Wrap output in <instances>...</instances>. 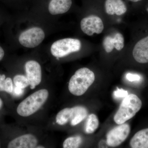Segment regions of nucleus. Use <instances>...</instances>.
<instances>
[{
  "label": "nucleus",
  "mask_w": 148,
  "mask_h": 148,
  "mask_svg": "<svg viewBox=\"0 0 148 148\" xmlns=\"http://www.w3.org/2000/svg\"><path fill=\"white\" fill-rule=\"evenodd\" d=\"M13 91L14 92V95L16 96H20L23 94L24 90L23 88L17 87L16 86V87L14 88V89Z\"/></svg>",
  "instance_id": "23"
},
{
  "label": "nucleus",
  "mask_w": 148,
  "mask_h": 148,
  "mask_svg": "<svg viewBox=\"0 0 148 148\" xmlns=\"http://www.w3.org/2000/svg\"><path fill=\"white\" fill-rule=\"evenodd\" d=\"M45 38L43 30L39 27L30 28L21 33L18 38V41L25 47L33 48L42 42Z\"/></svg>",
  "instance_id": "6"
},
{
  "label": "nucleus",
  "mask_w": 148,
  "mask_h": 148,
  "mask_svg": "<svg viewBox=\"0 0 148 148\" xmlns=\"http://www.w3.org/2000/svg\"><path fill=\"white\" fill-rule=\"evenodd\" d=\"M132 55L138 63H148V36L140 40L136 44L133 48Z\"/></svg>",
  "instance_id": "10"
},
{
  "label": "nucleus",
  "mask_w": 148,
  "mask_h": 148,
  "mask_svg": "<svg viewBox=\"0 0 148 148\" xmlns=\"http://www.w3.org/2000/svg\"><path fill=\"white\" fill-rule=\"evenodd\" d=\"M126 78L127 80L131 82H138L141 80V77L138 74L128 73L126 75Z\"/></svg>",
  "instance_id": "20"
},
{
  "label": "nucleus",
  "mask_w": 148,
  "mask_h": 148,
  "mask_svg": "<svg viewBox=\"0 0 148 148\" xmlns=\"http://www.w3.org/2000/svg\"><path fill=\"white\" fill-rule=\"evenodd\" d=\"M130 145L132 148H148V128L135 133L130 140Z\"/></svg>",
  "instance_id": "15"
},
{
  "label": "nucleus",
  "mask_w": 148,
  "mask_h": 148,
  "mask_svg": "<svg viewBox=\"0 0 148 148\" xmlns=\"http://www.w3.org/2000/svg\"><path fill=\"white\" fill-rule=\"evenodd\" d=\"M4 54V51L3 49L0 46V61L3 58Z\"/></svg>",
  "instance_id": "25"
},
{
  "label": "nucleus",
  "mask_w": 148,
  "mask_h": 148,
  "mask_svg": "<svg viewBox=\"0 0 148 148\" xmlns=\"http://www.w3.org/2000/svg\"><path fill=\"white\" fill-rule=\"evenodd\" d=\"M25 68L30 87L31 89H34L41 82V67L37 61L32 60L27 61L25 64Z\"/></svg>",
  "instance_id": "9"
},
{
  "label": "nucleus",
  "mask_w": 148,
  "mask_h": 148,
  "mask_svg": "<svg viewBox=\"0 0 148 148\" xmlns=\"http://www.w3.org/2000/svg\"><path fill=\"white\" fill-rule=\"evenodd\" d=\"M130 127L127 123L120 124L110 130L107 135V143L111 147H116L124 142L129 135Z\"/></svg>",
  "instance_id": "7"
},
{
  "label": "nucleus",
  "mask_w": 148,
  "mask_h": 148,
  "mask_svg": "<svg viewBox=\"0 0 148 148\" xmlns=\"http://www.w3.org/2000/svg\"><path fill=\"white\" fill-rule=\"evenodd\" d=\"M98 117L94 114L89 115L86 120L85 125V132L87 134H92L95 132L99 126Z\"/></svg>",
  "instance_id": "16"
},
{
  "label": "nucleus",
  "mask_w": 148,
  "mask_h": 148,
  "mask_svg": "<svg viewBox=\"0 0 148 148\" xmlns=\"http://www.w3.org/2000/svg\"><path fill=\"white\" fill-rule=\"evenodd\" d=\"M86 108L77 106L72 108H66L60 111L56 116V122L62 125L71 121L72 126H75L87 116Z\"/></svg>",
  "instance_id": "4"
},
{
  "label": "nucleus",
  "mask_w": 148,
  "mask_h": 148,
  "mask_svg": "<svg viewBox=\"0 0 148 148\" xmlns=\"http://www.w3.org/2000/svg\"><path fill=\"white\" fill-rule=\"evenodd\" d=\"M6 83L5 91L11 93L13 90V84L12 80L10 77L7 78L5 79Z\"/></svg>",
  "instance_id": "21"
},
{
  "label": "nucleus",
  "mask_w": 148,
  "mask_h": 148,
  "mask_svg": "<svg viewBox=\"0 0 148 148\" xmlns=\"http://www.w3.org/2000/svg\"><path fill=\"white\" fill-rule=\"evenodd\" d=\"M38 141L36 138L31 134H26L17 137L9 143V148H36Z\"/></svg>",
  "instance_id": "11"
},
{
  "label": "nucleus",
  "mask_w": 148,
  "mask_h": 148,
  "mask_svg": "<svg viewBox=\"0 0 148 148\" xmlns=\"http://www.w3.org/2000/svg\"><path fill=\"white\" fill-rule=\"evenodd\" d=\"M81 48V43L79 40L67 38L53 43L51 47V52L56 58H62L73 52L79 51Z\"/></svg>",
  "instance_id": "5"
},
{
  "label": "nucleus",
  "mask_w": 148,
  "mask_h": 148,
  "mask_svg": "<svg viewBox=\"0 0 148 148\" xmlns=\"http://www.w3.org/2000/svg\"><path fill=\"white\" fill-rule=\"evenodd\" d=\"M103 45L107 53L112 51L114 48L116 50H121L124 47V37L119 33H116L113 37L108 36L104 38Z\"/></svg>",
  "instance_id": "12"
},
{
  "label": "nucleus",
  "mask_w": 148,
  "mask_h": 148,
  "mask_svg": "<svg viewBox=\"0 0 148 148\" xmlns=\"http://www.w3.org/2000/svg\"><path fill=\"white\" fill-rule=\"evenodd\" d=\"M5 75H0V91H5Z\"/></svg>",
  "instance_id": "22"
},
{
  "label": "nucleus",
  "mask_w": 148,
  "mask_h": 148,
  "mask_svg": "<svg viewBox=\"0 0 148 148\" xmlns=\"http://www.w3.org/2000/svg\"><path fill=\"white\" fill-rule=\"evenodd\" d=\"M48 91L42 89L38 90L28 96L18 105L17 113L21 116H29L38 110L47 100Z\"/></svg>",
  "instance_id": "3"
},
{
  "label": "nucleus",
  "mask_w": 148,
  "mask_h": 148,
  "mask_svg": "<svg viewBox=\"0 0 148 148\" xmlns=\"http://www.w3.org/2000/svg\"><path fill=\"white\" fill-rule=\"evenodd\" d=\"M82 142V139L79 136L67 138L63 143V148H77L79 147Z\"/></svg>",
  "instance_id": "17"
},
{
  "label": "nucleus",
  "mask_w": 148,
  "mask_h": 148,
  "mask_svg": "<svg viewBox=\"0 0 148 148\" xmlns=\"http://www.w3.org/2000/svg\"><path fill=\"white\" fill-rule=\"evenodd\" d=\"M142 106V101L137 95L128 94L122 101L114 116V121L119 125L125 123L135 116Z\"/></svg>",
  "instance_id": "2"
},
{
  "label": "nucleus",
  "mask_w": 148,
  "mask_h": 148,
  "mask_svg": "<svg viewBox=\"0 0 148 148\" xmlns=\"http://www.w3.org/2000/svg\"><path fill=\"white\" fill-rule=\"evenodd\" d=\"M108 145L107 144V141H105V140H101L100 143H99V147H106V146Z\"/></svg>",
  "instance_id": "24"
},
{
  "label": "nucleus",
  "mask_w": 148,
  "mask_h": 148,
  "mask_svg": "<svg viewBox=\"0 0 148 148\" xmlns=\"http://www.w3.org/2000/svg\"><path fill=\"white\" fill-rule=\"evenodd\" d=\"M106 13L110 15H121L125 13L127 8L122 0H106L105 2Z\"/></svg>",
  "instance_id": "14"
},
{
  "label": "nucleus",
  "mask_w": 148,
  "mask_h": 148,
  "mask_svg": "<svg viewBox=\"0 0 148 148\" xmlns=\"http://www.w3.org/2000/svg\"><path fill=\"white\" fill-rule=\"evenodd\" d=\"M36 148H45V147H43V146H38V147H36Z\"/></svg>",
  "instance_id": "28"
},
{
  "label": "nucleus",
  "mask_w": 148,
  "mask_h": 148,
  "mask_svg": "<svg viewBox=\"0 0 148 148\" xmlns=\"http://www.w3.org/2000/svg\"><path fill=\"white\" fill-rule=\"evenodd\" d=\"M114 95L115 98L117 99L124 98L128 95V92L127 90L121 88H117V90L114 92Z\"/></svg>",
  "instance_id": "19"
},
{
  "label": "nucleus",
  "mask_w": 148,
  "mask_h": 148,
  "mask_svg": "<svg viewBox=\"0 0 148 148\" xmlns=\"http://www.w3.org/2000/svg\"><path fill=\"white\" fill-rule=\"evenodd\" d=\"M128 1L134 2H137L140 1H142V0H128Z\"/></svg>",
  "instance_id": "27"
},
{
  "label": "nucleus",
  "mask_w": 148,
  "mask_h": 148,
  "mask_svg": "<svg viewBox=\"0 0 148 148\" xmlns=\"http://www.w3.org/2000/svg\"><path fill=\"white\" fill-rule=\"evenodd\" d=\"M13 82L15 86L23 89L30 85L27 77L23 75H16L14 78Z\"/></svg>",
  "instance_id": "18"
},
{
  "label": "nucleus",
  "mask_w": 148,
  "mask_h": 148,
  "mask_svg": "<svg viewBox=\"0 0 148 148\" xmlns=\"http://www.w3.org/2000/svg\"><path fill=\"white\" fill-rule=\"evenodd\" d=\"M147 11H148V8L147 9Z\"/></svg>",
  "instance_id": "29"
},
{
  "label": "nucleus",
  "mask_w": 148,
  "mask_h": 148,
  "mask_svg": "<svg viewBox=\"0 0 148 148\" xmlns=\"http://www.w3.org/2000/svg\"><path fill=\"white\" fill-rule=\"evenodd\" d=\"M80 26L82 32L89 36H92L95 33L101 34L104 28L102 19L95 15H90L83 18Z\"/></svg>",
  "instance_id": "8"
},
{
  "label": "nucleus",
  "mask_w": 148,
  "mask_h": 148,
  "mask_svg": "<svg viewBox=\"0 0 148 148\" xmlns=\"http://www.w3.org/2000/svg\"><path fill=\"white\" fill-rule=\"evenodd\" d=\"M72 4V0H51L48 10L52 15L62 14L67 12Z\"/></svg>",
  "instance_id": "13"
},
{
  "label": "nucleus",
  "mask_w": 148,
  "mask_h": 148,
  "mask_svg": "<svg viewBox=\"0 0 148 148\" xmlns=\"http://www.w3.org/2000/svg\"><path fill=\"white\" fill-rule=\"evenodd\" d=\"M95 79V75L90 69L86 68L80 69L70 80L69 91L75 96L83 95L94 82Z\"/></svg>",
  "instance_id": "1"
},
{
  "label": "nucleus",
  "mask_w": 148,
  "mask_h": 148,
  "mask_svg": "<svg viewBox=\"0 0 148 148\" xmlns=\"http://www.w3.org/2000/svg\"><path fill=\"white\" fill-rule=\"evenodd\" d=\"M3 105V102L2 101L1 99L0 98V109L1 108L2 106Z\"/></svg>",
  "instance_id": "26"
}]
</instances>
